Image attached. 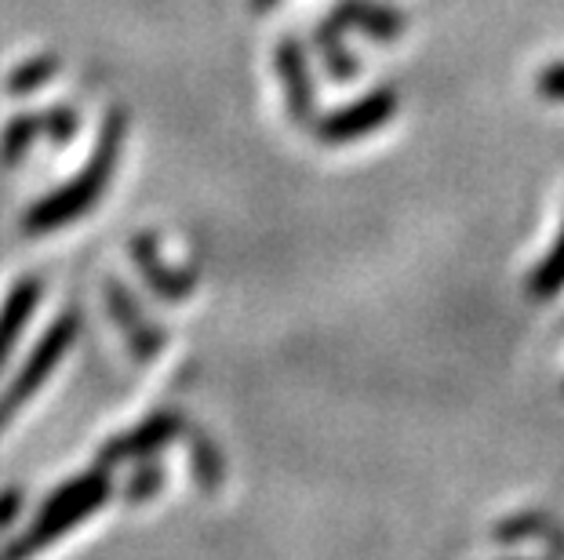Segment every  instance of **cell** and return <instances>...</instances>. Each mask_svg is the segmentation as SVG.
I'll return each mask as SVG.
<instances>
[{"label":"cell","mask_w":564,"mask_h":560,"mask_svg":"<svg viewBox=\"0 0 564 560\" xmlns=\"http://www.w3.org/2000/svg\"><path fill=\"white\" fill-rule=\"evenodd\" d=\"M33 131H37V124H33V117H19V121H11L8 135H4V161H19L22 153L30 150L33 142Z\"/></svg>","instance_id":"16"},{"label":"cell","mask_w":564,"mask_h":560,"mask_svg":"<svg viewBox=\"0 0 564 560\" xmlns=\"http://www.w3.org/2000/svg\"><path fill=\"white\" fill-rule=\"evenodd\" d=\"M77 328H80L77 314H63L52 328H47V336L37 342V350H33L26 367H22L15 375V383H11L4 397H0V426H4L11 415H15V408H22V404L44 386V378L55 372L58 361H63V353L69 350V342L77 339Z\"/></svg>","instance_id":"4"},{"label":"cell","mask_w":564,"mask_h":560,"mask_svg":"<svg viewBox=\"0 0 564 560\" xmlns=\"http://www.w3.org/2000/svg\"><path fill=\"white\" fill-rule=\"evenodd\" d=\"M273 63H278V77L288 95V113H292V121L310 128L317 121V88L299 41H281L278 52H273Z\"/></svg>","instance_id":"6"},{"label":"cell","mask_w":564,"mask_h":560,"mask_svg":"<svg viewBox=\"0 0 564 560\" xmlns=\"http://www.w3.org/2000/svg\"><path fill=\"white\" fill-rule=\"evenodd\" d=\"M328 19L343 30L368 33V37L379 41V44H393L408 26V19L401 15V11H393L387 4H376V0H339Z\"/></svg>","instance_id":"9"},{"label":"cell","mask_w":564,"mask_h":560,"mask_svg":"<svg viewBox=\"0 0 564 560\" xmlns=\"http://www.w3.org/2000/svg\"><path fill=\"white\" fill-rule=\"evenodd\" d=\"M106 498H110V473L106 470H95L88 476H80V481L63 484L47 498V506L41 509V517L33 520L26 539L11 546V553H30V550H41L47 542H55L58 535L69 531L74 524L88 520Z\"/></svg>","instance_id":"2"},{"label":"cell","mask_w":564,"mask_h":560,"mask_svg":"<svg viewBox=\"0 0 564 560\" xmlns=\"http://www.w3.org/2000/svg\"><path fill=\"white\" fill-rule=\"evenodd\" d=\"M491 539L510 546V542H528V539H546L550 550L554 553H564V535L557 528L554 517L546 514H521V517H510L496 524V531H491Z\"/></svg>","instance_id":"11"},{"label":"cell","mask_w":564,"mask_h":560,"mask_svg":"<svg viewBox=\"0 0 564 560\" xmlns=\"http://www.w3.org/2000/svg\"><path fill=\"white\" fill-rule=\"evenodd\" d=\"M41 299V281H19L15 288H11L4 309H0V364H4V356L11 350V342L22 336V328H26V320L33 314V306Z\"/></svg>","instance_id":"10"},{"label":"cell","mask_w":564,"mask_h":560,"mask_svg":"<svg viewBox=\"0 0 564 560\" xmlns=\"http://www.w3.org/2000/svg\"><path fill=\"white\" fill-rule=\"evenodd\" d=\"M47 77H55V58H41V63H33V69H26V74H15V80H11V88H33V85H44Z\"/></svg>","instance_id":"19"},{"label":"cell","mask_w":564,"mask_h":560,"mask_svg":"<svg viewBox=\"0 0 564 560\" xmlns=\"http://www.w3.org/2000/svg\"><path fill=\"white\" fill-rule=\"evenodd\" d=\"M314 44H317V52H321L324 74H328L332 80H354L357 74H361V66H357V55L343 41V26H335L332 19L317 26Z\"/></svg>","instance_id":"12"},{"label":"cell","mask_w":564,"mask_h":560,"mask_svg":"<svg viewBox=\"0 0 564 560\" xmlns=\"http://www.w3.org/2000/svg\"><path fill=\"white\" fill-rule=\"evenodd\" d=\"M110 314L117 325H121L124 339L131 342V350H135L139 361H153V356L167 345V336L147 317V309L131 299V292L121 281H110Z\"/></svg>","instance_id":"8"},{"label":"cell","mask_w":564,"mask_h":560,"mask_svg":"<svg viewBox=\"0 0 564 560\" xmlns=\"http://www.w3.org/2000/svg\"><path fill=\"white\" fill-rule=\"evenodd\" d=\"M121 142H124V113L113 110L102 121L99 142H95V150H91L88 168H84L77 178H69L63 189H55L52 197L37 200L30 211V219H26V230H33V233L58 230V226L88 216L91 205L106 194V186H110L117 157H121Z\"/></svg>","instance_id":"1"},{"label":"cell","mask_w":564,"mask_h":560,"mask_svg":"<svg viewBox=\"0 0 564 560\" xmlns=\"http://www.w3.org/2000/svg\"><path fill=\"white\" fill-rule=\"evenodd\" d=\"M535 91L550 102H564V63L546 66L543 74L535 77Z\"/></svg>","instance_id":"18"},{"label":"cell","mask_w":564,"mask_h":560,"mask_svg":"<svg viewBox=\"0 0 564 560\" xmlns=\"http://www.w3.org/2000/svg\"><path fill=\"white\" fill-rule=\"evenodd\" d=\"M164 481H167V470L161 466V462L147 459V462H142V466H139V473L128 481L124 498H128V503H147V498H153V495L161 492Z\"/></svg>","instance_id":"15"},{"label":"cell","mask_w":564,"mask_h":560,"mask_svg":"<svg viewBox=\"0 0 564 560\" xmlns=\"http://www.w3.org/2000/svg\"><path fill=\"white\" fill-rule=\"evenodd\" d=\"M47 121V131H52V139L55 142H69L77 135V128H80V117L74 110H66V106H58V110H52L44 117Z\"/></svg>","instance_id":"17"},{"label":"cell","mask_w":564,"mask_h":560,"mask_svg":"<svg viewBox=\"0 0 564 560\" xmlns=\"http://www.w3.org/2000/svg\"><path fill=\"white\" fill-rule=\"evenodd\" d=\"M131 259L139 262L142 277L164 303H183L189 292H197V270H178L158 252V237L135 233L131 237Z\"/></svg>","instance_id":"7"},{"label":"cell","mask_w":564,"mask_h":560,"mask_svg":"<svg viewBox=\"0 0 564 560\" xmlns=\"http://www.w3.org/2000/svg\"><path fill=\"white\" fill-rule=\"evenodd\" d=\"M189 462H194V476L204 492H219L226 481V459H223L219 444H215L204 430L189 433Z\"/></svg>","instance_id":"13"},{"label":"cell","mask_w":564,"mask_h":560,"mask_svg":"<svg viewBox=\"0 0 564 560\" xmlns=\"http://www.w3.org/2000/svg\"><path fill=\"white\" fill-rule=\"evenodd\" d=\"M561 288H564V226L554 248L546 252V259H539V266L532 270V277H528V295H532L535 303H546V299H554Z\"/></svg>","instance_id":"14"},{"label":"cell","mask_w":564,"mask_h":560,"mask_svg":"<svg viewBox=\"0 0 564 560\" xmlns=\"http://www.w3.org/2000/svg\"><path fill=\"white\" fill-rule=\"evenodd\" d=\"M398 110H401V95L393 88H376V91L361 95V99H354L350 106H343V110L317 117L314 135L324 142V146H343V142L376 135Z\"/></svg>","instance_id":"3"},{"label":"cell","mask_w":564,"mask_h":560,"mask_svg":"<svg viewBox=\"0 0 564 560\" xmlns=\"http://www.w3.org/2000/svg\"><path fill=\"white\" fill-rule=\"evenodd\" d=\"M251 4H256L259 11H267L270 4H278V0H251Z\"/></svg>","instance_id":"20"},{"label":"cell","mask_w":564,"mask_h":560,"mask_svg":"<svg viewBox=\"0 0 564 560\" xmlns=\"http://www.w3.org/2000/svg\"><path fill=\"white\" fill-rule=\"evenodd\" d=\"M186 433V419L178 411H158L150 415L147 422L135 426L131 433L110 440V444L102 448V466H113V462H124V459H150L153 451H161L172 444L175 437Z\"/></svg>","instance_id":"5"}]
</instances>
